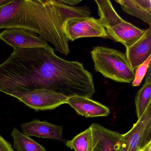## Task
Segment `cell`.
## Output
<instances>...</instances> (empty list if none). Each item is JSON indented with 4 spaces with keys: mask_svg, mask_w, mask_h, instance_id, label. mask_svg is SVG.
I'll list each match as a JSON object with an SVG mask.
<instances>
[{
    "mask_svg": "<svg viewBox=\"0 0 151 151\" xmlns=\"http://www.w3.org/2000/svg\"><path fill=\"white\" fill-rule=\"evenodd\" d=\"M93 83L91 72L82 63L60 58L51 47H14L0 64V92L46 88L69 98L86 97Z\"/></svg>",
    "mask_w": 151,
    "mask_h": 151,
    "instance_id": "6da1fadb",
    "label": "cell"
},
{
    "mask_svg": "<svg viewBox=\"0 0 151 151\" xmlns=\"http://www.w3.org/2000/svg\"><path fill=\"white\" fill-rule=\"evenodd\" d=\"M87 6H70L62 0H12L0 7V29L17 28L36 33L67 55L69 40L63 31L65 22L90 17Z\"/></svg>",
    "mask_w": 151,
    "mask_h": 151,
    "instance_id": "7a4b0ae2",
    "label": "cell"
},
{
    "mask_svg": "<svg viewBox=\"0 0 151 151\" xmlns=\"http://www.w3.org/2000/svg\"><path fill=\"white\" fill-rule=\"evenodd\" d=\"M91 55L94 69L103 76L118 83H132L135 71L125 54L113 48L97 46Z\"/></svg>",
    "mask_w": 151,
    "mask_h": 151,
    "instance_id": "3957f363",
    "label": "cell"
},
{
    "mask_svg": "<svg viewBox=\"0 0 151 151\" xmlns=\"http://www.w3.org/2000/svg\"><path fill=\"white\" fill-rule=\"evenodd\" d=\"M99 15L109 38L123 44L126 48L133 45L145 33L141 29L124 21L116 13L109 0H95Z\"/></svg>",
    "mask_w": 151,
    "mask_h": 151,
    "instance_id": "277c9868",
    "label": "cell"
},
{
    "mask_svg": "<svg viewBox=\"0 0 151 151\" xmlns=\"http://www.w3.org/2000/svg\"><path fill=\"white\" fill-rule=\"evenodd\" d=\"M151 144V103L132 128L122 134L120 151H143Z\"/></svg>",
    "mask_w": 151,
    "mask_h": 151,
    "instance_id": "5b68a950",
    "label": "cell"
},
{
    "mask_svg": "<svg viewBox=\"0 0 151 151\" xmlns=\"http://www.w3.org/2000/svg\"><path fill=\"white\" fill-rule=\"evenodd\" d=\"M36 111L52 110L67 104L68 97L46 88L15 91L9 94Z\"/></svg>",
    "mask_w": 151,
    "mask_h": 151,
    "instance_id": "8992f818",
    "label": "cell"
},
{
    "mask_svg": "<svg viewBox=\"0 0 151 151\" xmlns=\"http://www.w3.org/2000/svg\"><path fill=\"white\" fill-rule=\"evenodd\" d=\"M63 29L67 38L71 41L85 37L109 38L100 19L93 17L70 18L65 22Z\"/></svg>",
    "mask_w": 151,
    "mask_h": 151,
    "instance_id": "52a82bcc",
    "label": "cell"
},
{
    "mask_svg": "<svg viewBox=\"0 0 151 151\" xmlns=\"http://www.w3.org/2000/svg\"><path fill=\"white\" fill-rule=\"evenodd\" d=\"M0 40L13 48L51 47L41 36L32 32L17 28L5 29L0 33Z\"/></svg>",
    "mask_w": 151,
    "mask_h": 151,
    "instance_id": "ba28073f",
    "label": "cell"
},
{
    "mask_svg": "<svg viewBox=\"0 0 151 151\" xmlns=\"http://www.w3.org/2000/svg\"><path fill=\"white\" fill-rule=\"evenodd\" d=\"M21 129L22 133L28 137H35L42 138L59 140L65 143L62 136L63 127L47 121L34 119L31 122L22 123Z\"/></svg>",
    "mask_w": 151,
    "mask_h": 151,
    "instance_id": "9c48e42d",
    "label": "cell"
},
{
    "mask_svg": "<svg viewBox=\"0 0 151 151\" xmlns=\"http://www.w3.org/2000/svg\"><path fill=\"white\" fill-rule=\"evenodd\" d=\"M93 145L91 151H120L122 134L109 129L99 124H91Z\"/></svg>",
    "mask_w": 151,
    "mask_h": 151,
    "instance_id": "30bf717a",
    "label": "cell"
},
{
    "mask_svg": "<svg viewBox=\"0 0 151 151\" xmlns=\"http://www.w3.org/2000/svg\"><path fill=\"white\" fill-rule=\"evenodd\" d=\"M67 104L74 109L78 114L86 117L106 116L110 114L108 107L87 97L72 96L68 98Z\"/></svg>",
    "mask_w": 151,
    "mask_h": 151,
    "instance_id": "8fae6325",
    "label": "cell"
},
{
    "mask_svg": "<svg viewBox=\"0 0 151 151\" xmlns=\"http://www.w3.org/2000/svg\"><path fill=\"white\" fill-rule=\"evenodd\" d=\"M125 55L135 70L151 55V26L145 30L144 35L133 45L126 48Z\"/></svg>",
    "mask_w": 151,
    "mask_h": 151,
    "instance_id": "7c38bea8",
    "label": "cell"
},
{
    "mask_svg": "<svg viewBox=\"0 0 151 151\" xmlns=\"http://www.w3.org/2000/svg\"><path fill=\"white\" fill-rule=\"evenodd\" d=\"M116 2L124 12L151 26V0H118Z\"/></svg>",
    "mask_w": 151,
    "mask_h": 151,
    "instance_id": "4fadbf2b",
    "label": "cell"
},
{
    "mask_svg": "<svg viewBox=\"0 0 151 151\" xmlns=\"http://www.w3.org/2000/svg\"><path fill=\"white\" fill-rule=\"evenodd\" d=\"M14 147L18 151H46L42 145L14 128L11 133Z\"/></svg>",
    "mask_w": 151,
    "mask_h": 151,
    "instance_id": "5bb4252c",
    "label": "cell"
},
{
    "mask_svg": "<svg viewBox=\"0 0 151 151\" xmlns=\"http://www.w3.org/2000/svg\"><path fill=\"white\" fill-rule=\"evenodd\" d=\"M65 145L75 151H91L93 136L91 127L75 136L72 139L67 140Z\"/></svg>",
    "mask_w": 151,
    "mask_h": 151,
    "instance_id": "9a60e30c",
    "label": "cell"
},
{
    "mask_svg": "<svg viewBox=\"0 0 151 151\" xmlns=\"http://www.w3.org/2000/svg\"><path fill=\"white\" fill-rule=\"evenodd\" d=\"M151 82H145L135 98L136 114L138 119L151 103Z\"/></svg>",
    "mask_w": 151,
    "mask_h": 151,
    "instance_id": "2e32d148",
    "label": "cell"
},
{
    "mask_svg": "<svg viewBox=\"0 0 151 151\" xmlns=\"http://www.w3.org/2000/svg\"><path fill=\"white\" fill-rule=\"evenodd\" d=\"M151 55L143 63L140 64L137 68L135 72L134 79L132 82L133 86H138L142 83L143 78L146 75L147 70L149 66H151Z\"/></svg>",
    "mask_w": 151,
    "mask_h": 151,
    "instance_id": "e0dca14e",
    "label": "cell"
},
{
    "mask_svg": "<svg viewBox=\"0 0 151 151\" xmlns=\"http://www.w3.org/2000/svg\"><path fill=\"white\" fill-rule=\"evenodd\" d=\"M0 151H15L11 144L0 135Z\"/></svg>",
    "mask_w": 151,
    "mask_h": 151,
    "instance_id": "ac0fdd59",
    "label": "cell"
},
{
    "mask_svg": "<svg viewBox=\"0 0 151 151\" xmlns=\"http://www.w3.org/2000/svg\"><path fill=\"white\" fill-rule=\"evenodd\" d=\"M62 2L65 5L70 6H74L75 5H78V3L82 1L81 0H67V1H63Z\"/></svg>",
    "mask_w": 151,
    "mask_h": 151,
    "instance_id": "d6986e66",
    "label": "cell"
},
{
    "mask_svg": "<svg viewBox=\"0 0 151 151\" xmlns=\"http://www.w3.org/2000/svg\"><path fill=\"white\" fill-rule=\"evenodd\" d=\"M12 0H0V7L10 3Z\"/></svg>",
    "mask_w": 151,
    "mask_h": 151,
    "instance_id": "ffe728a7",
    "label": "cell"
},
{
    "mask_svg": "<svg viewBox=\"0 0 151 151\" xmlns=\"http://www.w3.org/2000/svg\"><path fill=\"white\" fill-rule=\"evenodd\" d=\"M151 144L149 145L143 151H151Z\"/></svg>",
    "mask_w": 151,
    "mask_h": 151,
    "instance_id": "44dd1931",
    "label": "cell"
}]
</instances>
